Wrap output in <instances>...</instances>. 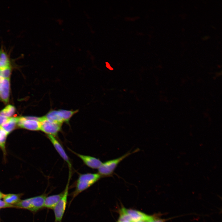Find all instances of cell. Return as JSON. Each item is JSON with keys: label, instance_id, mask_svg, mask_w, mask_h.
Here are the masks:
<instances>
[{"label": "cell", "instance_id": "cell-4", "mask_svg": "<svg viewBox=\"0 0 222 222\" xmlns=\"http://www.w3.org/2000/svg\"><path fill=\"white\" fill-rule=\"evenodd\" d=\"M40 130L47 134L53 136L56 135L60 130L62 123L46 119L44 116L40 117Z\"/></svg>", "mask_w": 222, "mask_h": 222}, {"label": "cell", "instance_id": "cell-25", "mask_svg": "<svg viewBox=\"0 0 222 222\" xmlns=\"http://www.w3.org/2000/svg\"><path fill=\"white\" fill-rule=\"evenodd\" d=\"M148 221H143V220H140V221H133L131 222H148Z\"/></svg>", "mask_w": 222, "mask_h": 222}, {"label": "cell", "instance_id": "cell-13", "mask_svg": "<svg viewBox=\"0 0 222 222\" xmlns=\"http://www.w3.org/2000/svg\"><path fill=\"white\" fill-rule=\"evenodd\" d=\"M18 120V117L9 118L6 122L0 126L9 134L15 129Z\"/></svg>", "mask_w": 222, "mask_h": 222}, {"label": "cell", "instance_id": "cell-7", "mask_svg": "<svg viewBox=\"0 0 222 222\" xmlns=\"http://www.w3.org/2000/svg\"><path fill=\"white\" fill-rule=\"evenodd\" d=\"M10 79L0 77V100L7 103L10 94Z\"/></svg>", "mask_w": 222, "mask_h": 222}, {"label": "cell", "instance_id": "cell-22", "mask_svg": "<svg viewBox=\"0 0 222 222\" xmlns=\"http://www.w3.org/2000/svg\"><path fill=\"white\" fill-rule=\"evenodd\" d=\"M163 220L162 219H157L154 218L153 219L148 221V222H163Z\"/></svg>", "mask_w": 222, "mask_h": 222}, {"label": "cell", "instance_id": "cell-3", "mask_svg": "<svg viewBox=\"0 0 222 222\" xmlns=\"http://www.w3.org/2000/svg\"><path fill=\"white\" fill-rule=\"evenodd\" d=\"M69 178L63 195L53 209L55 218L54 222H61L63 217L67 203L70 177Z\"/></svg>", "mask_w": 222, "mask_h": 222}, {"label": "cell", "instance_id": "cell-8", "mask_svg": "<svg viewBox=\"0 0 222 222\" xmlns=\"http://www.w3.org/2000/svg\"><path fill=\"white\" fill-rule=\"evenodd\" d=\"M74 153L82 160L86 165L91 168L98 169L102 163L99 159L95 157Z\"/></svg>", "mask_w": 222, "mask_h": 222}, {"label": "cell", "instance_id": "cell-9", "mask_svg": "<svg viewBox=\"0 0 222 222\" xmlns=\"http://www.w3.org/2000/svg\"><path fill=\"white\" fill-rule=\"evenodd\" d=\"M47 135L48 138L57 152L63 159L67 163L70 168H71L72 166L71 163L68 156L61 145L54 136L49 135Z\"/></svg>", "mask_w": 222, "mask_h": 222}, {"label": "cell", "instance_id": "cell-14", "mask_svg": "<svg viewBox=\"0 0 222 222\" xmlns=\"http://www.w3.org/2000/svg\"><path fill=\"white\" fill-rule=\"evenodd\" d=\"M10 67V61L7 53L1 48L0 49V69Z\"/></svg>", "mask_w": 222, "mask_h": 222}, {"label": "cell", "instance_id": "cell-11", "mask_svg": "<svg viewBox=\"0 0 222 222\" xmlns=\"http://www.w3.org/2000/svg\"><path fill=\"white\" fill-rule=\"evenodd\" d=\"M63 191L56 195L47 196L45 199L44 208L53 209L63 195Z\"/></svg>", "mask_w": 222, "mask_h": 222}, {"label": "cell", "instance_id": "cell-24", "mask_svg": "<svg viewBox=\"0 0 222 222\" xmlns=\"http://www.w3.org/2000/svg\"><path fill=\"white\" fill-rule=\"evenodd\" d=\"M4 194H3L1 191H0V199L3 198Z\"/></svg>", "mask_w": 222, "mask_h": 222}, {"label": "cell", "instance_id": "cell-5", "mask_svg": "<svg viewBox=\"0 0 222 222\" xmlns=\"http://www.w3.org/2000/svg\"><path fill=\"white\" fill-rule=\"evenodd\" d=\"M17 125L19 127L33 131L40 130V122L38 121L26 119L24 117H18Z\"/></svg>", "mask_w": 222, "mask_h": 222}, {"label": "cell", "instance_id": "cell-16", "mask_svg": "<svg viewBox=\"0 0 222 222\" xmlns=\"http://www.w3.org/2000/svg\"><path fill=\"white\" fill-rule=\"evenodd\" d=\"M15 111V107L12 105H9L0 111V115L9 117L14 114Z\"/></svg>", "mask_w": 222, "mask_h": 222}, {"label": "cell", "instance_id": "cell-19", "mask_svg": "<svg viewBox=\"0 0 222 222\" xmlns=\"http://www.w3.org/2000/svg\"><path fill=\"white\" fill-rule=\"evenodd\" d=\"M11 72L10 67L3 69H0V77L9 78Z\"/></svg>", "mask_w": 222, "mask_h": 222}, {"label": "cell", "instance_id": "cell-18", "mask_svg": "<svg viewBox=\"0 0 222 222\" xmlns=\"http://www.w3.org/2000/svg\"><path fill=\"white\" fill-rule=\"evenodd\" d=\"M8 134L0 126V148L5 151V144Z\"/></svg>", "mask_w": 222, "mask_h": 222}, {"label": "cell", "instance_id": "cell-12", "mask_svg": "<svg viewBox=\"0 0 222 222\" xmlns=\"http://www.w3.org/2000/svg\"><path fill=\"white\" fill-rule=\"evenodd\" d=\"M57 111L59 117L62 122L68 123L72 117L76 113L78 110H69L61 109H59Z\"/></svg>", "mask_w": 222, "mask_h": 222}, {"label": "cell", "instance_id": "cell-23", "mask_svg": "<svg viewBox=\"0 0 222 222\" xmlns=\"http://www.w3.org/2000/svg\"><path fill=\"white\" fill-rule=\"evenodd\" d=\"M106 67L107 68H109L110 70H113V68H112L111 67H110L109 64L108 62H106Z\"/></svg>", "mask_w": 222, "mask_h": 222}, {"label": "cell", "instance_id": "cell-20", "mask_svg": "<svg viewBox=\"0 0 222 222\" xmlns=\"http://www.w3.org/2000/svg\"><path fill=\"white\" fill-rule=\"evenodd\" d=\"M14 207V205L6 203L4 201L0 199V208Z\"/></svg>", "mask_w": 222, "mask_h": 222}, {"label": "cell", "instance_id": "cell-6", "mask_svg": "<svg viewBox=\"0 0 222 222\" xmlns=\"http://www.w3.org/2000/svg\"><path fill=\"white\" fill-rule=\"evenodd\" d=\"M125 210L131 222L140 220L148 221L154 218L153 216L148 215L137 210L125 208Z\"/></svg>", "mask_w": 222, "mask_h": 222}, {"label": "cell", "instance_id": "cell-1", "mask_svg": "<svg viewBox=\"0 0 222 222\" xmlns=\"http://www.w3.org/2000/svg\"><path fill=\"white\" fill-rule=\"evenodd\" d=\"M98 173H86L81 174L76 181L75 189L71 195L72 198L70 204L79 194L88 189L101 178Z\"/></svg>", "mask_w": 222, "mask_h": 222}, {"label": "cell", "instance_id": "cell-15", "mask_svg": "<svg viewBox=\"0 0 222 222\" xmlns=\"http://www.w3.org/2000/svg\"><path fill=\"white\" fill-rule=\"evenodd\" d=\"M3 201L9 204H15L20 200V195L14 194H4Z\"/></svg>", "mask_w": 222, "mask_h": 222}, {"label": "cell", "instance_id": "cell-17", "mask_svg": "<svg viewBox=\"0 0 222 222\" xmlns=\"http://www.w3.org/2000/svg\"><path fill=\"white\" fill-rule=\"evenodd\" d=\"M14 205L15 207L27 209L30 211L31 208V198L24 200H20Z\"/></svg>", "mask_w": 222, "mask_h": 222}, {"label": "cell", "instance_id": "cell-10", "mask_svg": "<svg viewBox=\"0 0 222 222\" xmlns=\"http://www.w3.org/2000/svg\"><path fill=\"white\" fill-rule=\"evenodd\" d=\"M45 194L31 198V211L36 212L44 208V202L47 196Z\"/></svg>", "mask_w": 222, "mask_h": 222}, {"label": "cell", "instance_id": "cell-26", "mask_svg": "<svg viewBox=\"0 0 222 222\" xmlns=\"http://www.w3.org/2000/svg\"><path fill=\"white\" fill-rule=\"evenodd\" d=\"M118 222H120V221H118ZM131 222V221H125V222Z\"/></svg>", "mask_w": 222, "mask_h": 222}, {"label": "cell", "instance_id": "cell-2", "mask_svg": "<svg viewBox=\"0 0 222 222\" xmlns=\"http://www.w3.org/2000/svg\"><path fill=\"white\" fill-rule=\"evenodd\" d=\"M139 150V149H137L132 152H129L118 158L102 163L98 169V173L101 176H109L111 175L118 164L121 161L129 156L138 152Z\"/></svg>", "mask_w": 222, "mask_h": 222}, {"label": "cell", "instance_id": "cell-21", "mask_svg": "<svg viewBox=\"0 0 222 222\" xmlns=\"http://www.w3.org/2000/svg\"><path fill=\"white\" fill-rule=\"evenodd\" d=\"M9 118L0 115V126L6 122Z\"/></svg>", "mask_w": 222, "mask_h": 222}]
</instances>
